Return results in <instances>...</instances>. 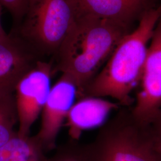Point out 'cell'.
Returning a JSON list of instances; mask_svg holds the SVG:
<instances>
[{
  "mask_svg": "<svg viewBox=\"0 0 161 161\" xmlns=\"http://www.w3.org/2000/svg\"><path fill=\"white\" fill-rule=\"evenodd\" d=\"M125 32L123 26L80 12L54 56L55 72L75 84L77 100Z\"/></svg>",
  "mask_w": 161,
  "mask_h": 161,
  "instance_id": "cell-1",
  "label": "cell"
},
{
  "mask_svg": "<svg viewBox=\"0 0 161 161\" xmlns=\"http://www.w3.org/2000/svg\"><path fill=\"white\" fill-rule=\"evenodd\" d=\"M161 7L146 12L138 26L118 43L103 68L84 89L82 98L108 97L121 107L132 104V91L139 86L144 62Z\"/></svg>",
  "mask_w": 161,
  "mask_h": 161,
  "instance_id": "cell-2",
  "label": "cell"
},
{
  "mask_svg": "<svg viewBox=\"0 0 161 161\" xmlns=\"http://www.w3.org/2000/svg\"><path fill=\"white\" fill-rule=\"evenodd\" d=\"M86 147L90 161H161L147 127L134 118L130 108L121 107Z\"/></svg>",
  "mask_w": 161,
  "mask_h": 161,
  "instance_id": "cell-3",
  "label": "cell"
},
{
  "mask_svg": "<svg viewBox=\"0 0 161 161\" xmlns=\"http://www.w3.org/2000/svg\"><path fill=\"white\" fill-rule=\"evenodd\" d=\"M80 12L78 0H29L21 22L12 32L41 57L54 56Z\"/></svg>",
  "mask_w": 161,
  "mask_h": 161,
  "instance_id": "cell-4",
  "label": "cell"
},
{
  "mask_svg": "<svg viewBox=\"0 0 161 161\" xmlns=\"http://www.w3.org/2000/svg\"><path fill=\"white\" fill-rule=\"evenodd\" d=\"M54 72L53 62L40 59L18 82L14 98L19 136H30L31 129L40 115L50 92L51 80Z\"/></svg>",
  "mask_w": 161,
  "mask_h": 161,
  "instance_id": "cell-5",
  "label": "cell"
},
{
  "mask_svg": "<svg viewBox=\"0 0 161 161\" xmlns=\"http://www.w3.org/2000/svg\"><path fill=\"white\" fill-rule=\"evenodd\" d=\"M142 75L131 112L141 124L146 125L161 109V20L151 38Z\"/></svg>",
  "mask_w": 161,
  "mask_h": 161,
  "instance_id": "cell-6",
  "label": "cell"
},
{
  "mask_svg": "<svg viewBox=\"0 0 161 161\" xmlns=\"http://www.w3.org/2000/svg\"><path fill=\"white\" fill-rule=\"evenodd\" d=\"M76 99L77 88L75 84L61 74L52 86L41 112L40 128L34 136L46 153L56 148L58 132Z\"/></svg>",
  "mask_w": 161,
  "mask_h": 161,
  "instance_id": "cell-7",
  "label": "cell"
},
{
  "mask_svg": "<svg viewBox=\"0 0 161 161\" xmlns=\"http://www.w3.org/2000/svg\"><path fill=\"white\" fill-rule=\"evenodd\" d=\"M34 49L16 33L0 37V92L14 93L18 82L39 60Z\"/></svg>",
  "mask_w": 161,
  "mask_h": 161,
  "instance_id": "cell-8",
  "label": "cell"
},
{
  "mask_svg": "<svg viewBox=\"0 0 161 161\" xmlns=\"http://www.w3.org/2000/svg\"><path fill=\"white\" fill-rule=\"evenodd\" d=\"M121 106L102 97H85L74 103L66 118V127L70 140L78 141L86 130L102 127L114 110Z\"/></svg>",
  "mask_w": 161,
  "mask_h": 161,
  "instance_id": "cell-9",
  "label": "cell"
},
{
  "mask_svg": "<svg viewBox=\"0 0 161 161\" xmlns=\"http://www.w3.org/2000/svg\"><path fill=\"white\" fill-rule=\"evenodd\" d=\"M147 0H78L80 12L126 27Z\"/></svg>",
  "mask_w": 161,
  "mask_h": 161,
  "instance_id": "cell-10",
  "label": "cell"
},
{
  "mask_svg": "<svg viewBox=\"0 0 161 161\" xmlns=\"http://www.w3.org/2000/svg\"><path fill=\"white\" fill-rule=\"evenodd\" d=\"M46 152L34 136L22 137L16 134L0 147V161H44Z\"/></svg>",
  "mask_w": 161,
  "mask_h": 161,
  "instance_id": "cell-11",
  "label": "cell"
},
{
  "mask_svg": "<svg viewBox=\"0 0 161 161\" xmlns=\"http://www.w3.org/2000/svg\"><path fill=\"white\" fill-rule=\"evenodd\" d=\"M17 122L14 93L0 92V147L17 134Z\"/></svg>",
  "mask_w": 161,
  "mask_h": 161,
  "instance_id": "cell-12",
  "label": "cell"
},
{
  "mask_svg": "<svg viewBox=\"0 0 161 161\" xmlns=\"http://www.w3.org/2000/svg\"><path fill=\"white\" fill-rule=\"evenodd\" d=\"M44 161H90L86 144H79L77 141L70 140L59 146L51 157Z\"/></svg>",
  "mask_w": 161,
  "mask_h": 161,
  "instance_id": "cell-13",
  "label": "cell"
},
{
  "mask_svg": "<svg viewBox=\"0 0 161 161\" xmlns=\"http://www.w3.org/2000/svg\"><path fill=\"white\" fill-rule=\"evenodd\" d=\"M29 0H0L3 7L12 16L13 23L12 30L16 29L23 19Z\"/></svg>",
  "mask_w": 161,
  "mask_h": 161,
  "instance_id": "cell-14",
  "label": "cell"
},
{
  "mask_svg": "<svg viewBox=\"0 0 161 161\" xmlns=\"http://www.w3.org/2000/svg\"><path fill=\"white\" fill-rule=\"evenodd\" d=\"M158 149L161 152V109L148 124L145 125Z\"/></svg>",
  "mask_w": 161,
  "mask_h": 161,
  "instance_id": "cell-15",
  "label": "cell"
},
{
  "mask_svg": "<svg viewBox=\"0 0 161 161\" xmlns=\"http://www.w3.org/2000/svg\"><path fill=\"white\" fill-rule=\"evenodd\" d=\"M3 6L0 3V37L6 34V32L3 29L2 25H1V14H2V9H3Z\"/></svg>",
  "mask_w": 161,
  "mask_h": 161,
  "instance_id": "cell-16",
  "label": "cell"
}]
</instances>
